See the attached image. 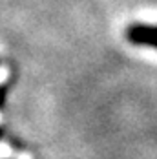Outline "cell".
Instances as JSON below:
<instances>
[{"label":"cell","instance_id":"277c9868","mask_svg":"<svg viewBox=\"0 0 157 159\" xmlns=\"http://www.w3.org/2000/svg\"><path fill=\"white\" fill-rule=\"evenodd\" d=\"M16 159H31V156H29V154H20Z\"/></svg>","mask_w":157,"mask_h":159},{"label":"cell","instance_id":"6da1fadb","mask_svg":"<svg viewBox=\"0 0 157 159\" xmlns=\"http://www.w3.org/2000/svg\"><path fill=\"white\" fill-rule=\"evenodd\" d=\"M137 42L146 44V46H152L157 48V26H144L141 28V33L135 37Z\"/></svg>","mask_w":157,"mask_h":159},{"label":"cell","instance_id":"3957f363","mask_svg":"<svg viewBox=\"0 0 157 159\" xmlns=\"http://www.w3.org/2000/svg\"><path fill=\"white\" fill-rule=\"evenodd\" d=\"M7 77H9V70L6 66H0V84H4L7 80Z\"/></svg>","mask_w":157,"mask_h":159},{"label":"cell","instance_id":"7a4b0ae2","mask_svg":"<svg viewBox=\"0 0 157 159\" xmlns=\"http://www.w3.org/2000/svg\"><path fill=\"white\" fill-rule=\"evenodd\" d=\"M13 156V152H11V148L7 146V144L0 143V157H11Z\"/></svg>","mask_w":157,"mask_h":159}]
</instances>
